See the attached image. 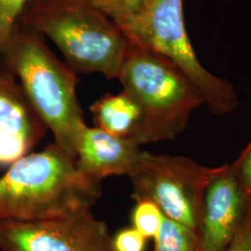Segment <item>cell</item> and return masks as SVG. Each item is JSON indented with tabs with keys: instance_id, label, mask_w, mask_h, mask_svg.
Segmentation results:
<instances>
[{
	"instance_id": "cell-1",
	"label": "cell",
	"mask_w": 251,
	"mask_h": 251,
	"mask_svg": "<svg viewBox=\"0 0 251 251\" xmlns=\"http://www.w3.org/2000/svg\"><path fill=\"white\" fill-rule=\"evenodd\" d=\"M101 197V181L92 179L75 158L56 144L26 154L0 177V220L34 222L90 210Z\"/></svg>"
},
{
	"instance_id": "cell-2",
	"label": "cell",
	"mask_w": 251,
	"mask_h": 251,
	"mask_svg": "<svg viewBox=\"0 0 251 251\" xmlns=\"http://www.w3.org/2000/svg\"><path fill=\"white\" fill-rule=\"evenodd\" d=\"M41 36L17 25L0 56L46 128L53 134L54 144L76 158L78 139L87 126L76 94L78 78Z\"/></svg>"
},
{
	"instance_id": "cell-3",
	"label": "cell",
	"mask_w": 251,
	"mask_h": 251,
	"mask_svg": "<svg viewBox=\"0 0 251 251\" xmlns=\"http://www.w3.org/2000/svg\"><path fill=\"white\" fill-rule=\"evenodd\" d=\"M17 25L48 36L74 70L117 78L129 43L90 0H32Z\"/></svg>"
},
{
	"instance_id": "cell-4",
	"label": "cell",
	"mask_w": 251,
	"mask_h": 251,
	"mask_svg": "<svg viewBox=\"0 0 251 251\" xmlns=\"http://www.w3.org/2000/svg\"><path fill=\"white\" fill-rule=\"evenodd\" d=\"M117 78L141 112L131 139L140 146L174 141L204 105L198 90L169 60L128 46Z\"/></svg>"
},
{
	"instance_id": "cell-5",
	"label": "cell",
	"mask_w": 251,
	"mask_h": 251,
	"mask_svg": "<svg viewBox=\"0 0 251 251\" xmlns=\"http://www.w3.org/2000/svg\"><path fill=\"white\" fill-rule=\"evenodd\" d=\"M115 23L130 45L157 54L179 68L211 114L225 116L238 107L233 85L200 63L185 26L183 0H145L132 15Z\"/></svg>"
},
{
	"instance_id": "cell-6",
	"label": "cell",
	"mask_w": 251,
	"mask_h": 251,
	"mask_svg": "<svg viewBox=\"0 0 251 251\" xmlns=\"http://www.w3.org/2000/svg\"><path fill=\"white\" fill-rule=\"evenodd\" d=\"M216 170L187 156L142 150L127 175L131 198L152 201L165 217L199 231L205 192Z\"/></svg>"
},
{
	"instance_id": "cell-7",
	"label": "cell",
	"mask_w": 251,
	"mask_h": 251,
	"mask_svg": "<svg viewBox=\"0 0 251 251\" xmlns=\"http://www.w3.org/2000/svg\"><path fill=\"white\" fill-rule=\"evenodd\" d=\"M112 237L107 225L90 210L34 222L0 220L3 251H108Z\"/></svg>"
},
{
	"instance_id": "cell-8",
	"label": "cell",
	"mask_w": 251,
	"mask_h": 251,
	"mask_svg": "<svg viewBox=\"0 0 251 251\" xmlns=\"http://www.w3.org/2000/svg\"><path fill=\"white\" fill-rule=\"evenodd\" d=\"M251 200L231 165L217 167L206 186L199 233L201 251H225L248 216Z\"/></svg>"
},
{
	"instance_id": "cell-9",
	"label": "cell",
	"mask_w": 251,
	"mask_h": 251,
	"mask_svg": "<svg viewBox=\"0 0 251 251\" xmlns=\"http://www.w3.org/2000/svg\"><path fill=\"white\" fill-rule=\"evenodd\" d=\"M142 152L131 138L110 134L99 127L86 126L76 146V166L92 179L128 175Z\"/></svg>"
},
{
	"instance_id": "cell-10",
	"label": "cell",
	"mask_w": 251,
	"mask_h": 251,
	"mask_svg": "<svg viewBox=\"0 0 251 251\" xmlns=\"http://www.w3.org/2000/svg\"><path fill=\"white\" fill-rule=\"evenodd\" d=\"M45 129L17 78L0 64V137L18 139L33 148Z\"/></svg>"
},
{
	"instance_id": "cell-11",
	"label": "cell",
	"mask_w": 251,
	"mask_h": 251,
	"mask_svg": "<svg viewBox=\"0 0 251 251\" xmlns=\"http://www.w3.org/2000/svg\"><path fill=\"white\" fill-rule=\"evenodd\" d=\"M90 111L97 127L125 138L132 137L141 117L138 105L124 90L100 98L90 106Z\"/></svg>"
},
{
	"instance_id": "cell-12",
	"label": "cell",
	"mask_w": 251,
	"mask_h": 251,
	"mask_svg": "<svg viewBox=\"0 0 251 251\" xmlns=\"http://www.w3.org/2000/svg\"><path fill=\"white\" fill-rule=\"evenodd\" d=\"M153 251H201L199 231L164 216Z\"/></svg>"
},
{
	"instance_id": "cell-13",
	"label": "cell",
	"mask_w": 251,
	"mask_h": 251,
	"mask_svg": "<svg viewBox=\"0 0 251 251\" xmlns=\"http://www.w3.org/2000/svg\"><path fill=\"white\" fill-rule=\"evenodd\" d=\"M164 219L161 209L152 201L140 200L133 208L131 222L135 229L145 238H154Z\"/></svg>"
},
{
	"instance_id": "cell-14",
	"label": "cell",
	"mask_w": 251,
	"mask_h": 251,
	"mask_svg": "<svg viewBox=\"0 0 251 251\" xmlns=\"http://www.w3.org/2000/svg\"><path fill=\"white\" fill-rule=\"evenodd\" d=\"M32 0H0V55L9 44L19 18Z\"/></svg>"
},
{
	"instance_id": "cell-15",
	"label": "cell",
	"mask_w": 251,
	"mask_h": 251,
	"mask_svg": "<svg viewBox=\"0 0 251 251\" xmlns=\"http://www.w3.org/2000/svg\"><path fill=\"white\" fill-rule=\"evenodd\" d=\"M92 5L100 9L114 22L127 18L135 13L145 0H90Z\"/></svg>"
},
{
	"instance_id": "cell-16",
	"label": "cell",
	"mask_w": 251,
	"mask_h": 251,
	"mask_svg": "<svg viewBox=\"0 0 251 251\" xmlns=\"http://www.w3.org/2000/svg\"><path fill=\"white\" fill-rule=\"evenodd\" d=\"M146 240L134 227L125 228L112 238V247L115 251H144Z\"/></svg>"
},
{
	"instance_id": "cell-17",
	"label": "cell",
	"mask_w": 251,
	"mask_h": 251,
	"mask_svg": "<svg viewBox=\"0 0 251 251\" xmlns=\"http://www.w3.org/2000/svg\"><path fill=\"white\" fill-rule=\"evenodd\" d=\"M231 166L244 192L251 200V140Z\"/></svg>"
},
{
	"instance_id": "cell-18",
	"label": "cell",
	"mask_w": 251,
	"mask_h": 251,
	"mask_svg": "<svg viewBox=\"0 0 251 251\" xmlns=\"http://www.w3.org/2000/svg\"><path fill=\"white\" fill-rule=\"evenodd\" d=\"M225 251H251V206L242 227Z\"/></svg>"
},
{
	"instance_id": "cell-19",
	"label": "cell",
	"mask_w": 251,
	"mask_h": 251,
	"mask_svg": "<svg viewBox=\"0 0 251 251\" xmlns=\"http://www.w3.org/2000/svg\"><path fill=\"white\" fill-rule=\"evenodd\" d=\"M114 251V249H113V247H112V249H111V250H110V251Z\"/></svg>"
}]
</instances>
